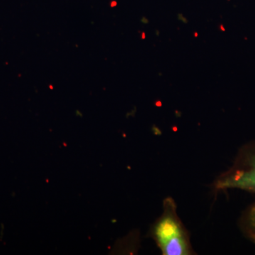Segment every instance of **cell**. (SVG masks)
I'll use <instances>...</instances> for the list:
<instances>
[{"label":"cell","instance_id":"obj_2","mask_svg":"<svg viewBox=\"0 0 255 255\" xmlns=\"http://www.w3.org/2000/svg\"><path fill=\"white\" fill-rule=\"evenodd\" d=\"M216 191L240 189L255 194V141L242 146L233 165L213 184Z\"/></svg>","mask_w":255,"mask_h":255},{"label":"cell","instance_id":"obj_4","mask_svg":"<svg viewBox=\"0 0 255 255\" xmlns=\"http://www.w3.org/2000/svg\"><path fill=\"white\" fill-rule=\"evenodd\" d=\"M142 39H145V33H142Z\"/></svg>","mask_w":255,"mask_h":255},{"label":"cell","instance_id":"obj_1","mask_svg":"<svg viewBox=\"0 0 255 255\" xmlns=\"http://www.w3.org/2000/svg\"><path fill=\"white\" fill-rule=\"evenodd\" d=\"M177 204L170 196L163 201V211L151 226L148 236L155 242L162 255H195L190 234L177 214Z\"/></svg>","mask_w":255,"mask_h":255},{"label":"cell","instance_id":"obj_5","mask_svg":"<svg viewBox=\"0 0 255 255\" xmlns=\"http://www.w3.org/2000/svg\"><path fill=\"white\" fill-rule=\"evenodd\" d=\"M197 35H198L197 33H195V36L196 37H197Z\"/></svg>","mask_w":255,"mask_h":255},{"label":"cell","instance_id":"obj_3","mask_svg":"<svg viewBox=\"0 0 255 255\" xmlns=\"http://www.w3.org/2000/svg\"><path fill=\"white\" fill-rule=\"evenodd\" d=\"M239 226L245 237L255 244V201L242 214Z\"/></svg>","mask_w":255,"mask_h":255}]
</instances>
